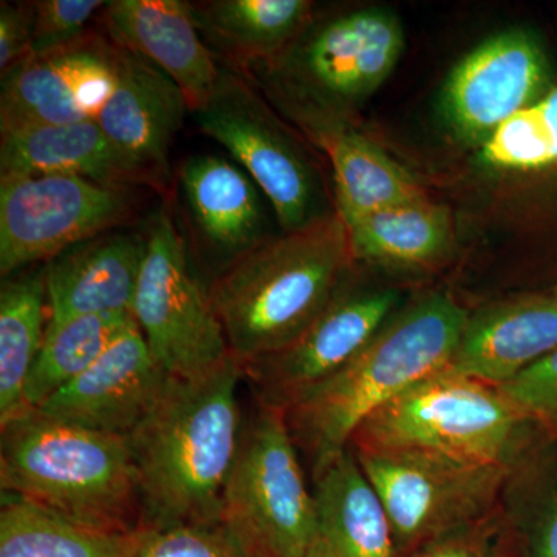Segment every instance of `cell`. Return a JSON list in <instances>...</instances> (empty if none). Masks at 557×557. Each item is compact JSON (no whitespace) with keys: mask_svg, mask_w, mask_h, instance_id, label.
<instances>
[{"mask_svg":"<svg viewBox=\"0 0 557 557\" xmlns=\"http://www.w3.org/2000/svg\"><path fill=\"white\" fill-rule=\"evenodd\" d=\"M244 368L231 358L166 386L127 437L137 471L143 530L222 523L223 493L242 437Z\"/></svg>","mask_w":557,"mask_h":557,"instance_id":"cell-1","label":"cell"},{"mask_svg":"<svg viewBox=\"0 0 557 557\" xmlns=\"http://www.w3.org/2000/svg\"><path fill=\"white\" fill-rule=\"evenodd\" d=\"M468 314L443 293L401 307L357 357L285 410L314 479L348 449L368 418L418 381L448 368Z\"/></svg>","mask_w":557,"mask_h":557,"instance_id":"cell-2","label":"cell"},{"mask_svg":"<svg viewBox=\"0 0 557 557\" xmlns=\"http://www.w3.org/2000/svg\"><path fill=\"white\" fill-rule=\"evenodd\" d=\"M351 259L346 225L333 212L226 267L208 293L242 368L298 338L338 292Z\"/></svg>","mask_w":557,"mask_h":557,"instance_id":"cell-3","label":"cell"},{"mask_svg":"<svg viewBox=\"0 0 557 557\" xmlns=\"http://www.w3.org/2000/svg\"><path fill=\"white\" fill-rule=\"evenodd\" d=\"M405 42L392 11L366 7L309 21L276 57L236 72L317 141L386 83Z\"/></svg>","mask_w":557,"mask_h":557,"instance_id":"cell-4","label":"cell"},{"mask_svg":"<svg viewBox=\"0 0 557 557\" xmlns=\"http://www.w3.org/2000/svg\"><path fill=\"white\" fill-rule=\"evenodd\" d=\"M0 428L2 493L98 530H143L137 471L126 438L62 423L36 410Z\"/></svg>","mask_w":557,"mask_h":557,"instance_id":"cell-5","label":"cell"},{"mask_svg":"<svg viewBox=\"0 0 557 557\" xmlns=\"http://www.w3.org/2000/svg\"><path fill=\"white\" fill-rule=\"evenodd\" d=\"M539 428L493 384L449 368L368 418L351 449H413L518 471Z\"/></svg>","mask_w":557,"mask_h":557,"instance_id":"cell-6","label":"cell"},{"mask_svg":"<svg viewBox=\"0 0 557 557\" xmlns=\"http://www.w3.org/2000/svg\"><path fill=\"white\" fill-rule=\"evenodd\" d=\"M222 523L245 557H307L314 496L285 410L259 406L244 424L223 493Z\"/></svg>","mask_w":557,"mask_h":557,"instance_id":"cell-7","label":"cell"},{"mask_svg":"<svg viewBox=\"0 0 557 557\" xmlns=\"http://www.w3.org/2000/svg\"><path fill=\"white\" fill-rule=\"evenodd\" d=\"M351 453L379 494L399 557L493 516L515 474L426 450Z\"/></svg>","mask_w":557,"mask_h":557,"instance_id":"cell-8","label":"cell"},{"mask_svg":"<svg viewBox=\"0 0 557 557\" xmlns=\"http://www.w3.org/2000/svg\"><path fill=\"white\" fill-rule=\"evenodd\" d=\"M145 236L146 255L132 306L139 332L172 379L208 375L234 357L166 208L150 215Z\"/></svg>","mask_w":557,"mask_h":557,"instance_id":"cell-9","label":"cell"},{"mask_svg":"<svg viewBox=\"0 0 557 557\" xmlns=\"http://www.w3.org/2000/svg\"><path fill=\"white\" fill-rule=\"evenodd\" d=\"M194 113L201 134L228 150L255 180L282 233L330 215L317 168L239 72L223 67L214 94Z\"/></svg>","mask_w":557,"mask_h":557,"instance_id":"cell-10","label":"cell"},{"mask_svg":"<svg viewBox=\"0 0 557 557\" xmlns=\"http://www.w3.org/2000/svg\"><path fill=\"white\" fill-rule=\"evenodd\" d=\"M129 193L70 175L0 178V274L50 262L126 225L134 212Z\"/></svg>","mask_w":557,"mask_h":557,"instance_id":"cell-11","label":"cell"},{"mask_svg":"<svg viewBox=\"0 0 557 557\" xmlns=\"http://www.w3.org/2000/svg\"><path fill=\"white\" fill-rule=\"evenodd\" d=\"M399 309L397 289L341 284L329 306L298 338L244 366L259 406L287 410L357 357Z\"/></svg>","mask_w":557,"mask_h":557,"instance_id":"cell-12","label":"cell"},{"mask_svg":"<svg viewBox=\"0 0 557 557\" xmlns=\"http://www.w3.org/2000/svg\"><path fill=\"white\" fill-rule=\"evenodd\" d=\"M552 89L544 44L536 33L511 28L483 40L453 69L442 91L443 119L454 137L480 149Z\"/></svg>","mask_w":557,"mask_h":557,"instance_id":"cell-13","label":"cell"},{"mask_svg":"<svg viewBox=\"0 0 557 557\" xmlns=\"http://www.w3.org/2000/svg\"><path fill=\"white\" fill-rule=\"evenodd\" d=\"M119 72V44L97 32L61 49L30 54L2 73L0 134L98 120Z\"/></svg>","mask_w":557,"mask_h":557,"instance_id":"cell-14","label":"cell"},{"mask_svg":"<svg viewBox=\"0 0 557 557\" xmlns=\"http://www.w3.org/2000/svg\"><path fill=\"white\" fill-rule=\"evenodd\" d=\"M168 380L135 321L86 372L33 410L73 426L127 438Z\"/></svg>","mask_w":557,"mask_h":557,"instance_id":"cell-15","label":"cell"},{"mask_svg":"<svg viewBox=\"0 0 557 557\" xmlns=\"http://www.w3.org/2000/svg\"><path fill=\"white\" fill-rule=\"evenodd\" d=\"M188 109L185 95L161 70L120 46L115 90L97 121L153 189L170 183L171 148Z\"/></svg>","mask_w":557,"mask_h":557,"instance_id":"cell-16","label":"cell"},{"mask_svg":"<svg viewBox=\"0 0 557 557\" xmlns=\"http://www.w3.org/2000/svg\"><path fill=\"white\" fill-rule=\"evenodd\" d=\"M104 27L110 39L161 70L193 112L214 94L222 69L201 38L189 2L113 0L104 9Z\"/></svg>","mask_w":557,"mask_h":557,"instance_id":"cell-17","label":"cell"},{"mask_svg":"<svg viewBox=\"0 0 557 557\" xmlns=\"http://www.w3.org/2000/svg\"><path fill=\"white\" fill-rule=\"evenodd\" d=\"M557 348V288L469 313L448 368L502 386Z\"/></svg>","mask_w":557,"mask_h":557,"instance_id":"cell-18","label":"cell"},{"mask_svg":"<svg viewBox=\"0 0 557 557\" xmlns=\"http://www.w3.org/2000/svg\"><path fill=\"white\" fill-rule=\"evenodd\" d=\"M145 233L108 231L65 249L42 270L49 321L132 311Z\"/></svg>","mask_w":557,"mask_h":557,"instance_id":"cell-19","label":"cell"},{"mask_svg":"<svg viewBox=\"0 0 557 557\" xmlns=\"http://www.w3.org/2000/svg\"><path fill=\"white\" fill-rule=\"evenodd\" d=\"M0 135V178L70 175L115 188H152L150 180L110 141L97 120Z\"/></svg>","mask_w":557,"mask_h":557,"instance_id":"cell-20","label":"cell"},{"mask_svg":"<svg viewBox=\"0 0 557 557\" xmlns=\"http://www.w3.org/2000/svg\"><path fill=\"white\" fill-rule=\"evenodd\" d=\"M180 183L201 239L228 265L270 239L265 196L239 164L207 153L190 157Z\"/></svg>","mask_w":557,"mask_h":557,"instance_id":"cell-21","label":"cell"},{"mask_svg":"<svg viewBox=\"0 0 557 557\" xmlns=\"http://www.w3.org/2000/svg\"><path fill=\"white\" fill-rule=\"evenodd\" d=\"M307 557H399L379 494L348 448L314 479Z\"/></svg>","mask_w":557,"mask_h":557,"instance_id":"cell-22","label":"cell"},{"mask_svg":"<svg viewBox=\"0 0 557 557\" xmlns=\"http://www.w3.org/2000/svg\"><path fill=\"white\" fill-rule=\"evenodd\" d=\"M344 225L351 258L384 269H429L445 258L453 245L448 209L426 197L381 209Z\"/></svg>","mask_w":557,"mask_h":557,"instance_id":"cell-23","label":"cell"},{"mask_svg":"<svg viewBox=\"0 0 557 557\" xmlns=\"http://www.w3.org/2000/svg\"><path fill=\"white\" fill-rule=\"evenodd\" d=\"M201 38L233 69L276 57L309 24V0H211L190 3Z\"/></svg>","mask_w":557,"mask_h":557,"instance_id":"cell-24","label":"cell"},{"mask_svg":"<svg viewBox=\"0 0 557 557\" xmlns=\"http://www.w3.org/2000/svg\"><path fill=\"white\" fill-rule=\"evenodd\" d=\"M335 180L336 212L344 223L424 197L416 178L350 124L317 139Z\"/></svg>","mask_w":557,"mask_h":557,"instance_id":"cell-25","label":"cell"},{"mask_svg":"<svg viewBox=\"0 0 557 557\" xmlns=\"http://www.w3.org/2000/svg\"><path fill=\"white\" fill-rule=\"evenodd\" d=\"M141 531L98 530L2 493L0 557H132Z\"/></svg>","mask_w":557,"mask_h":557,"instance_id":"cell-26","label":"cell"},{"mask_svg":"<svg viewBox=\"0 0 557 557\" xmlns=\"http://www.w3.org/2000/svg\"><path fill=\"white\" fill-rule=\"evenodd\" d=\"M42 273L5 277L0 288V426L27 412L25 387L46 336Z\"/></svg>","mask_w":557,"mask_h":557,"instance_id":"cell-27","label":"cell"},{"mask_svg":"<svg viewBox=\"0 0 557 557\" xmlns=\"http://www.w3.org/2000/svg\"><path fill=\"white\" fill-rule=\"evenodd\" d=\"M132 324V311L47 322L42 347L25 387L27 410L38 409L78 379Z\"/></svg>","mask_w":557,"mask_h":557,"instance_id":"cell-28","label":"cell"},{"mask_svg":"<svg viewBox=\"0 0 557 557\" xmlns=\"http://www.w3.org/2000/svg\"><path fill=\"white\" fill-rule=\"evenodd\" d=\"M493 170L534 175L557 164V86L508 120L479 149Z\"/></svg>","mask_w":557,"mask_h":557,"instance_id":"cell-29","label":"cell"},{"mask_svg":"<svg viewBox=\"0 0 557 557\" xmlns=\"http://www.w3.org/2000/svg\"><path fill=\"white\" fill-rule=\"evenodd\" d=\"M132 557H245L223 523L145 528Z\"/></svg>","mask_w":557,"mask_h":557,"instance_id":"cell-30","label":"cell"},{"mask_svg":"<svg viewBox=\"0 0 557 557\" xmlns=\"http://www.w3.org/2000/svg\"><path fill=\"white\" fill-rule=\"evenodd\" d=\"M549 437H557V348L497 386Z\"/></svg>","mask_w":557,"mask_h":557,"instance_id":"cell-31","label":"cell"},{"mask_svg":"<svg viewBox=\"0 0 557 557\" xmlns=\"http://www.w3.org/2000/svg\"><path fill=\"white\" fill-rule=\"evenodd\" d=\"M33 3L32 54L61 49L83 38L94 14L108 5L102 0H39Z\"/></svg>","mask_w":557,"mask_h":557,"instance_id":"cell-32","label":"cell"},{"mask_svg":"<svg viewBox=\"0 0 557 557\" xmlns=\"http://www.w3.org/2000/svg\"><path fill=\"white\" fill-rule=\"evenodd\" d=\"M497 512L474 523L461 528L456 533L429 542L401 557H497V536L500 530Z\"/></svg>","mask_w":557,"mask_h":557,"instance_id":"cell-33","label":"cell"},{"mask_svg":"<svg viewBox=\"0 0 557 557\" xmlns=\"http://www.w3.org/2000/svg\"><path fill=\"white\" fill-rule=\"evenodd\" d=\"M35 28V3H0V70L30 57Z\"/></svg>","mask_w":557,"mask_h":557,"instance_id":"cell-34","label":"cell"},{"mask_svg":"<svg viewBox=\"0 0 557 557\" xmlns=\"http://www.w3.org/2000/svg\"><path fill=\"white\" fill-rule=\"evenodd\" d=\"M533 557H557V493L537 512L531 533Z\"/></svg>","mask_w":557,"mask_h":557,"instance_id":"cell-35","label":"cell"}]
</instances>
